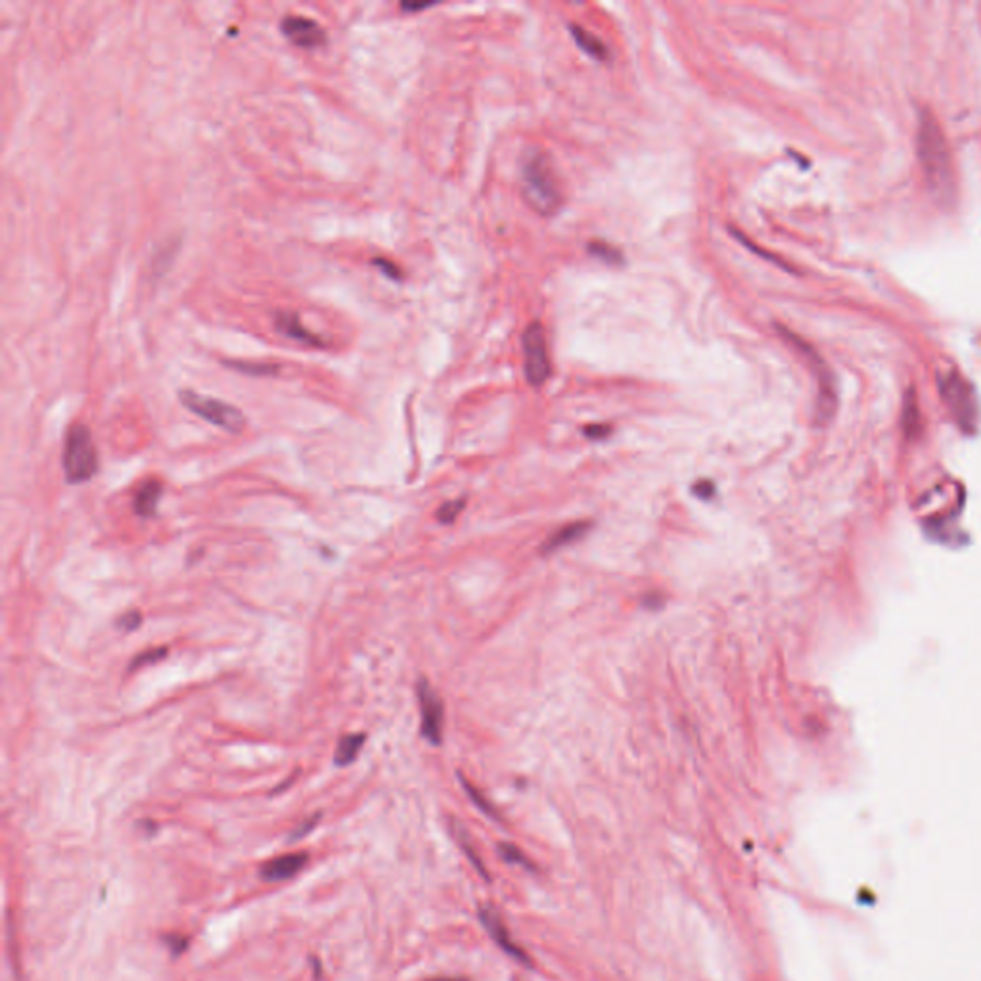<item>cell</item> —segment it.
Wrapping results in <instances>:
<instances>
[{
  "label": "cell",
  "instance_id": "cell-23",
  "mask_svg": "<svg viewBox=\"0 0 981 981\" xmlns=\"http://www.w3.org/2000/svg\"><path fill=\"white\" fill-rule=\"evenodd\" d=\"M320 817H322V813H315L313 817H309V819H305V821L301 822V824L297 826L296 830L290 834V842H297V840L305 838L307 834H311V832H313V828L317 826V822L320 821Z\"/></svg>",
  "mask_w": 981,
  "mask_h": 981
},
{
  "label": "cell",
  "instance_id": "cell-28",
  "mask_svg": "<svg viewBox=\"0 0 981 981\" xmlns=\"http://www.w3.org/2000/svg\"><path fill=\"white\" fill-rule=\"evenodd\" d=\"M692 493L704 501H709L715 495V483L709 480L696 481V485L692 487Z\"/></svg>",
  "mask_w": 981,
  "mask_h": 981
},
{
  "label": "cell",
  "instance_id": "cell-11",
  "mask_svg": "<svg viewBox=\"0 0 981 981\" xmlns=\"http://www.w3.org/2000/svg\"><path fill=\"white\" fill-rule=\"evenodd\" d=\"M480 920L483 928L489 932V936L493 937V941L501 947L506 955H510L512 959L520 960L524 964H531V959L525 955L522 947H518L510 939V934H508V930H506L501 916H499V913L493 907H481Z\"/></svg>",
  "mask_w": 981,
  "mask_h": 981
},
{
  "label": "cell",
  "instance_id": "cell-7",
  "mask_svg": "<svg viewBox=\"0 0 981 981\" xmlns=\"http://www.w3.org/2000/svg\"><path fill=\"white\" fill-rule=\"evenodd\" d=\"M778 330L788 340V343H792L798 349L799 353L807 359L811 370L815 372L817 382H819V403H817L819 418H824V420L830 418L832 412H834V407H836V386H834V380H832V372L828 370V366L824 365L821 355L809 343L803 342L801 338H798L792 332H788L786 328H778Z\"/></svg>",
  "mask_w": 981,
  "mask_h": 981
},
{
  "label": "cell",
  "instance_id": "cell-10",
  "mask_svg": "<svg viewBox=\"0 0 981 981\" xmlns=\"http://www.w3.org/2000/svg\"><path fill=\"white\" fill-rule=\"evenodd\" d=\"M274 330L278 334H282L284 338L292 340V342L301 343V345H307V347H326L328 343L324 340V336H320L317 332L305 328L301 324V320L297 317V313H292V311H276L274 313Z\"/></svg>",
  "mask_w": 981,
  "mask_h": 981
},
{
  "label": "cell",
  "instance_id": "cell-22",
  "mask_svg": "<svg viewBox=\"0 0 981 981\" xmlns=\"http://www.w3.org/2000/svg\"><path fill=\"white\" fill-rule=\"evenodd\" d=\"M499 853H501L502 859L506 863H512V865H522L525 868H531V861L525 857L524 853L512 844H501L499 845Z\"/></svg>",
  "mask_w": 981,
  "mask_h": 981
},
{
  "label": "cell",
  "instance_id": "cell-17",
  "mask_svg": "<svg viewBox=\"0 0 981 981\" xmlns=\"http://www.w3.org/2000/svg\"><path fill=\"white\" fill-rule=\"evenodd\" d=\"M225 365L232 370H238L248 376H276L280 372V366L267 365V363H251V361H227Z\"/></svg>",
  "mask_w": 981,
  "mask_h": 981
},
{
  "label": "cell",
  "instance_id": "cell-29",
  "mask_svg": "<svg viewBox=\"0 0 981 981\" xmlns=\"http://www.w3.org/2000/svg\"><path fill=\"white\" fill-rule=\"evenodd\" d=\"M585 435L589 439H604V437L610 435V428L608 426H602V424H596V426L585 428Z\"/></svg>",
  "mask_w": 981,
  "mask_h": 981
},
{
  "label": "cell",
  "instance_id": "cell-27",
  "mask_svg": "<svg viewBox=\"0 0 981 981\" xmlns=\"http://www.w3.org/2000/svg\"><path fill=\"white\" fill-rule=\"evenodd\" d=\"M171 951L173 957H179L183 955L184 951L188 949V937L179 936V934H171V936L165 937L163 939Z\"/></svg>",
  "mask_w": 981,
  "mask_h": 981
},
{
  "label": "cell",
  "instance_id": "cell-31",
  "mask_svg": "<svg viewBox=\"0 0 981 981\" xmlns=\"http://www.w3.org/2000/svg\"><path fill=\"white\" fill-rule=\"evenodd\" d=\"M434 4H428V2H422V4H414V2H403L401 4V10L403 12H420V10H428L432 8Z\"/></svg>",
  "mask_w": 981,
  "mask_h": 981
},
{
  "label": "cell",
  "instance_id": "cell-21",
  "mask_svg": "<svg viewBox=\"0 0 981 981\" xmlns=\"http://www.w3.org/2000/svg\"><path fill=\"white\" fill-rule=\"evenodd\" d=\"M466 501L464 499H458V501L445 502L439 510H437V520L441 524H453L457 520L458 514L462 512Z\"/></svg>",
  "mask_w": 981,
  "mask_h": 981
},
{
  "label": "cell",
  "instance_id": "cell-1",
  "mask_svg": "<svg viewBox=\"0 0 981 981\" xmlns=\"http://www.w3.org/2000/svg\"><path fill=\"white\" fill-rule=\"evenodd\" d=\"M918 160L932 194L939 202L951 200L955 192L951 152L936 117L926 110L918 125Z\"/></svg>",
  "mask_w": 981,
  "mask_h": 981
},
{
  "label": "cell",
  "instance_id": "cell-24",
  "mask_svg": "<svg viewBox=\"0 0 981 981\" xmlns=\"http://www.w3.org/2000/svg\"><path fill=\"white\" fill-rule=\"evenodd\" d=\"M140 625H142V614L137 612V610L127 612L125 616L119 617V621H117V627H119V629H123L125 633H133V631H137Z\"/></svg>",
  "mask_w": 981,
  "mask_h": 981
},
{
  "label": "cell",
  "instance_id": "cell-14",
  "mask_svg": "<svg viewBox=\"0 0 981 981\" xmlns=\"http://www.w3.org/2000/svg\"><path fill=\"white\" fill-rule=\"evenodd\" d=\"M570 33L571 37H573V41L579 45V48H581L585 54H589L591 58L598 60V62H608V60H610L608 46L604 45V43H602V41H600V39H598L594 33L587 31V29H583V27H581V25H577V23H571Z\"/></svg>",
  "mask_w": 981,
  "mask_h": 981
},
{
  "label": "cell",
  "instance_id": "cell-12",
  "mask_svg": "<svg viewBox=\"0 0 981 981\" xmlns=\"http://www.w3.org/2000/svg\"><path fill=\"white\" fill-rule=\"evenodd\" d=\"M309 863V853H288L274 857L259 868V878L265 882H286L294 878Z\"/></svg>",
  "mask_w": 981,
  "mask_h": 981
},
{
  "label": "cell",
  "instance_id": "cell-20",
  "mask_svg": "<svg viewBox=\"0 0 981 981\" xmlns=\"http://www.w3.org/2000/svg\"><path fill=\"white\" fill-rule=\"evenodd\" d=\"M589 251H591L593 255H596L600 261H604V263H616V265L623 263V255H621V251L616 250V248H614V246H610V244H591V246H589Z\"/></svg>",
  "mask_w": 981,
  "mask_h": 981
},
{
  "label": "cell",
  "instance_id": "cell-15",
  "mask_svg": "<svg viewBox=\"0 0 981 981\" xmlns=\"http://www.w3.org/2000/svg\"><path fill=\"white\" fill-rule=\"evenodd\" d=\"M591 525L587 522H575V524L564 525L560 527L558 531H554L550 537L547 539V543H543L541 550L545 554H550V552H556L560 548L568 547L573 541H579L587 531H589Z\"/></svg>",
  "mask_w": 981,
  "mask_h": 981
},
{
  "label": "cell",
  "instance_id": "cell-26",
  "mask_svg": "<svg viewBox=\"0 0 981 981\" xmlns=\"http://www.w3.org/2000/svg\"><path fill=\"white\" fill-rule=\"evenodd\" d=\"M372 265L376 269H380L384 276H388L391 280H401V269L393 261L384 259V257H376V259H372Z\"/></svg>",
  "mask_w": 981,
  "mask_h": 981
},
{
  "label": "cell",
  "instance_id": "cell-25",
  "mask_svg": "<svg viewBox=\"0 0 981 981\" xmlns=\"http://www.w3.org/2000/svg\"><path fill=\"white\" fill-rule=\"evenodd\" d=\"M462 784H464V788H466V792L470 794V798H472V801H474V803H476V805L480 807L481 811H483V813H487V815H491V817H495V809L491 807V803H489L487 799L483 798L480 792H478V790H476V788H474V786H472L470 782H466V780H462Z\"/></svg>",
  "mask_w": 981,
  "mask_h": 981
},
{
  "label": "cell",
  "instance_id": "cell-3",
  "mask_svg": "<svg viewBox=\"0 0 981 981\" xmlns=\"http://www.w3.org/2000/svg\"><path fill=\"white\" fill-rule=\"evenodd\" d=\"M98 451L91 430L85 424H73L66 434L62 466L68 483H85L98 472Z\"/></svg>",
  "mask_w": 981,
  "mask_h": 981
},
{
  "label": "cell",
  "instance_id": "cell-30",
  "mask_svg": "<svg viewBox=\"0 0 981 981\" xmlns=\"http://www.w3.org/2000/svg\"><path fill=\"white\" fill-rule=\"evenodd\" d=\"M642 604H644L648 610H658L660 606H663V596L662 594L658 593L648 594V596L642 600Z\"/></svg>",
  "mask_w": 981,
  "mask_h": 981
},
{
  "label": "cell",
  "instance_id": "cell-4",
  "mask_svg": "<svg viewBox=\"0 0 981 981\" xmlns=\"http://www.w3.org/2000/svg\"><path fill=\"white\" fill-rule=\"evenodd\" d=\"M181 403L196 416L204 418L209 424L229 432V434H240L246 428V416L234 405L225 403L215 397H207L202 393H196L192 389H183L179 393Z\"/></svg>",
  "mask_w": 981,
  "mask_h": 981
},
{
  "label": "cell",
  "instance_id": "cell-13",
  "mask_svg": "<svg viewBox=\"0 0 981 981\" xmlns=\"http://www.w3.org/2000/svg\"><path fill=\"white\" fill-rule=\"evenodd\" d=\"M161 497H163V485L160 481H146L140 485V489L135 495V501H133V510L135 514L148 520V518H154L156 512H158V506H160Z\"/></svg>",
  "mask_w": 981,
  "mask_h": 981
},
{
  "label": "cell",
  "instance_id": "cell-19",
  "mask_svg": "<svg viewBox=\"0 0 981 981\" xmlns=\"http://www.w3.org/2000/svg\"><path fill=\"white\" fill-rule=\"evenodd\" d=\"M169 654V650L165 646L161 648H154V650H146L142 654H138L137 658L131 662L129 665V671H135V669H140V667H146V665H152V663L161 662L165 660Z\"/></svg>",
  "mask_w": 981,
  "mask_h": 981
},
{
  "label": "cell",
  "instance_id": "cell-5",
  "mask_svg": "<svg viewBox=\"0 0 981 981\" xmlns=\"http://www.w3.org/2000/svg\"><path fill=\"white\" fill-rule=\"evenodd\" d=\"M939 389L949 411L953 412L955 420L959 422L960 428L964 432H974L978 424V401L974 388L960 376L959 372L951 370L939 378Z\"/></svg>",
  "mask_w": 981,
  "mask_h": 981
},
{
  "label": "cell",
  "instance_id": "cell-8",
  "mask_svg": "<svg viewBox=\"0 0 981 981\" xmlns=\"http://www.w3.org/2000/svg\"><path fill=\"white\" fill-rule=\"evenodd\" d=\"M416 694H418L420 711H422V736L430 744L439 746L441 738H443V719H445L443 702L426 679L418 681Z\"/></svg>",
  "mask_w": 981,
  "mask_h": 981
},
{
  "label": "cell",
  "instance_id": "cell-32",
  "mask_svg": "<svg viewBox=\"0 0 981 981\" xmlns=\"http://www.w3.org/2000/svg\"><path fill=\"white\" fill-rule=\"evenodd\" d=\"M430 981H466V980H462V978H437V980H430Z\"/></svg>",
  "mask_w": 981,
  "mask_h": 981
},
{
  "label": "cell",
  "instance_id": "cell-16",
  "mask_svg": "<svg viewBox=\"0 0 981 981\" xmlns=\"http://www.w3.org/2000/svg\"><path fill=\"white\" fill-rule=\"evenodd\" d=\"M366 736L363 732H351V734H345L340 740H338V746H336V753H334V763L338 767H347L351 765L359 753L363 750L365 746Z\"/></svg>",
  "mask_w": 981,
  "mask_h": 981
},
{
  "label": "cell",
  "instance_id": "cell-9",
  "mask_svg": "<svg viewBox=\"0 0 981 981\" xmlns=\"http://www.w3.org/2000/svg\"><path fill=\"white\" fill-rule=\"evenodd\" d=\"M280 31L292 45L303 50H317L320 46L326 45L324 27L305 16H297V14L286 16L280 22Z\"/></svg>",
  "mask_w": 981,
  "mask_h": 981
},
{
  "label": "cell",
  "instance_id": "cell-6",
  "mask_svg": "<svg viewBox=\"0 0 981 981\" xmlns=\"http://www.w3.org/2000/svg\"><path fill=\"white\" fill-rule=\"evenodd\" d=\"M525 378L533 388H541L550 378V357H548L547 336L539 322L525 328L524 338Z\"/></svg>",
  "mask_w": 981,
  "mask_h": 981
},
{
  "label": "cell",
  "instance_id": "cell-18",
  "mask_svg": "<svg viewBox=\"0 0 981 981\" xmlns=\"http://www.w3.org/2000/svg\"><path fill=\"white\" fill-rule=\"evenodd\" d=\"M455 836H457V842L460 844V847H462V851H464V853L468 855V859L472 861V865L478 868V872H480L483 878H489V876H487V868H485V865H483V863L480 861V855H478V853L474 851V847H472L470 836H468V834H466V830H464L462 826H458V824H455Z\"/></svg>",
  "mask_w": 981,
  "mask_h": 981
},
{
  "label": "cell",
  "instance_id": "cell-2",
  "mask_svg": "<svg viewBox=\"0 0 981 981\" xmlns=\"http://www.w3.org/2000/svg\"><path fill=\"white\" fill-rule=\"evenodd\" d=\"M522 192L527 206L543 217H552L562 207L560 179L545 152L525 154L522 161Z\"/></svg>",
  "mask_w": 981,
  "mask_h": 981
}]
</instances>
